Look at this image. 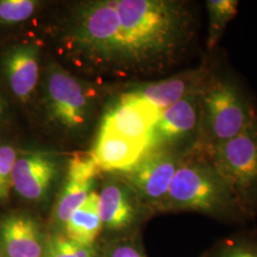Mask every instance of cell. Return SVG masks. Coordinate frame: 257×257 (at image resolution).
<instances>
[{
	"label": "cell",
	"mask_w": 257,
	"mask_h": 257,
	"mask_svg": "<svg viewBox=\"0 0 257 257\" xmlns=\"http://www.w3.org/2000/svg\"><path fill=\"white\" fill-rule=\"evenodd\" d=\"M98 194L102 224L108 230L132 227L139 218L142 208L146 207L126 181H108Z\"/></svg>",
	"instance_id": "cell-14"
},
{
	"label": "cell",
	"mask_w": 257,
	"mask_h": 257,
	"mask_svg": "<svg viewBox=\"0 0 257 257\" xmlns=\"http://www.w3.org/2000/svg\"><path fill=\"white\" fill-rule=\"evenodd\" d=\"M2 65L13 93L22 101L27 100L38 80L37 48L30 45L14 47L4 55Z\"/></svg>",
	"instance_id": "cell-16"
},
{
	"label": "cell",
	"mask_w": 257,
	"mask_h": 257,
	"mask_svg": "<svg viewBox=\"0 0 257 257\" xmlns=\"http://www.w3.org/2000/svg\"><path fill=\"white\" fill-rule=\"evenodd\" d=\"M17 158L18 155L14 148L7 144H0V201L9 198Z\"/></svg>",
	"instance_id": "cell-21"
},
{
	"label": "cell",
	"mask_w": 257,
	"mask_h": 257,
	"mask_svg": "<svg viewBox=\"0 0 257 257\" xmlns=\"http://www.w3.org/2000/svg\"><path fill=\"white\" fill-rule=\"evenodd\" d=\"M203 95L188 96L162 110L150 133L147 151L164 149L181 154L193 151L199 138Z\"/></svg>",
	"instance_id": "cell-5"
},
{
	"label": "cell",
	"mask_w": 257,
	"mask_h": 257,
	"mask_svg": "<svg viewBox=\"0 0 257 257\" xmlns=\"http://www.w3.org/2000/svg\"><path fill=\"white\" fill-rule=\"evenodd\" d=\"M146 152L144 145L101 127L92 156L100 171L124 174L136 165Z\"/></svg>",
	"instance_id": "cell-15"
},
{
	"label": "cell",
	"mask_w": 257,
	"mask_h": 257,
	"mask_svg": "<svg viewBox=\"0 0 257 257\" xmlns=\"http://www.w3.org/2000/svg\"><path fill=\"white\" fill-rule=\"evenodd\" d=\"M185 154L171 150H150L124 173L126 182L146 207L160 209Z\"/></svg>",
	"instance_id": "cell-7"
},
{
	"label": "cell",
	"mask_w": 257,
	"mask_h": 257,
	"mask_svg": "<svg viewBox=\"0 0 257 257\" xmlns=\"http://www.w3.org/2000/svg\"><path fill=\"white\" fill-rule=\"evenodd\" d=\"M45 257H76L71 248L69 239L55 234L47 240Z\"/></svg>",
	"instance_id": "cell-23"
},
{
	"label": "cell",
	"mask_w": 257,
	"mask_h": 257,
	"mask_svg": "<svg viewBox=\"0 0 257 257\" xmlns=\"http://www.w3.org/2000/svg\"><path fill=\"white\" fill-rule=\"evenodd\" d=\"M118 17L110 65L152 73L175 64L192 42L196 20L189 2L115 0Z\"/></svg>",
	"instance_id": "cell-1"
},
{
	"label": "cell",
	"mask_w": 257,
	"mask_h": 257,
	"mask_svg": "<svg viewBox=\"0 0 257 257\" xmlns=\"http://www.w3.org/2000/svg\"><path fill=\"white\" fill-rule=\"evenodd\" d=\"M207 257H257V238L235 236L220 241Z\"/></svg>",
	"instance_id": "cell-19"
},
{
	"label": "cell",
	"mask_w": 257,
	"mask_h": 257,
	"mask_svg": "<svg viewBox=\"0 0 257 257\" xmlns=\"http://www.w3.org/2000/svg\"><path fill=\"white\" fill-rule=\"evenodd\" d=\"M99 194L92 192L66 222V237L79 244L92 246L103 228L99 213Z\"/></svg>",
	"instance_id": "cell-17"
},
{
	"label": "cell",
	"mask_w": 257,
	"mask_h": 257,
	"mask_svg": "<svg viewBox=\"0 0 257 257\" xmlns=\"http://www.w3.org/2000/svg\"><path fill=\"white\" fill-rule=\"evenodd\" d=\"M161 112L162 110L149 102L127 92L106 115L102 128L144 145L147 150L150 133Z\"/></svg>",
	"instance_id": "cell-9"
},
{
	"label": "cell",
	"mask_w": 257,
	"mask_h": 257,
	"mask_svg": "<svg viewBox=\"0 0 257 257\" xmlns=\"http://www.w3.org/2000/svg\"><path fill=\"white\" fill-rule=\"evenodd\" d=\"M215 74L211 66L203 63L198 68L185 71L164 80L141 84L128 93L163 110L188 96L204 94Z\"/></svg>",
	"instance_id": "cell-8"
},
{
	"label": "cell",
	"mask_w": 257,
	"mask_h": 257,
	"mask_svg": "<svg viewBox=\"0 0 257 257\" xmlns=\"http://www.w3.org/2000/svg\"><path fill=\"white\" fill-rule=\"evenodd\" d=\"M47 240L41 226L24 213H10L0 220L2 257H45Z\"/></svg>",
	"instance_id": "cell-12"
},
{
	"label": "cell",
	"mask_w": 257,
	"mask_h": 257,
	"mask_svg": "<svg viewBox=\"0 0 257 257\" xmlns=\"http://www.w3.org/2000/svg\"><path fill=\"white\" fill-rule=\"evenodd\" d=\"M3 113V101H2V98L0 96V116L2 115Z\"/></svg>",
	"instance_id": "cell-25"
},
{
	"label": "cell",
	"mask_w": 257,
	"mask_h": 257,
	"mask_svg": "<svg viewBox=\"0 0 257 257\" xmlns=\"http://www.w3.org/2000/svg\"><path fill=\"white\" fill-rule=\"evenodd\" d=\"M57 172V163L51 156L38 153L18 156L13 189L26 200L40 201L52 188Z\"/></svg>",
	"instance_id": "cell-13"
},
{
	"label": "cell",
	"mask_w": 257,
	"mask_h": 257,
	"mask_svg": "<svg viewBox=\"0 0 257 257\" xmlns=\"http://www.w3.org/2000/svg\"><path fill=\"white\" fill-rule=\"evenodd\" d=\"M204 152V151H203ZM244 210L257 211V118L238 136L206 152Z\"/></svg>",
	"instance_id": "cell-4"
},
{
	"label": "cell",
	"mask_w": 257,
	"mask_h": 257,
	"mask_svg": "<svg viewBox=\"0 0 257 257\" xmlns=\"http://www.w3.org/2000/svg\"><path fill=\"white\" fill-rule=\"evenodd\" d=\"M237 0H208L206 7L209 17L207 47L212 51L220 42L221 38L229 25L238 13Z\"/></svg>",
	"instance_id": "cell-18"
},
{
	"label": "cell",
	"mask_w": 257,
	"mask_h": 257,
	"mask_svg": "<svg viewBox=\"0 0 257 257\" xmlns=\"http://www.w3.org/2000/svg\"><path fill=\"white\" fill-rule=\"evenodd\" d=\"M118 17L114 1H95L78 12L71 37L74 46L95 62H111Z\"/></svg>",
	"instance_id": "cell-6"
},
{
	"label": "cell",
	"mask_w": 257,
	"mask_h": 257,
	"mask_svg": "<svg viewBox=\"0 0 257 257\" xmlns=\"http://www.w3.org/2000/svg\"><path fill=\"white\" fill-rule=\"evenodd\" d=\"M99 167L92 155L75 156L71 160L64 186L60 191L53 211V221L57 228L64 227L77 208H79L93 192Z\"/></svg>",
	"instance_id": "cell-11"
},
{
	"label": "cell",
	"mask_w": 257,
	"mask_h": 257,
	"mask_svg": "<svg viewBox=\"0 0 257 257\" xmlns=\"http://www.w3.org/2000/svg\"><path fill=\"white\" fill-rule=\"evenodd\" d=\"M159 210L195 211L227 220L249 216L210 156L198 149L184 155Z\"/></svg>",
	"instance_id": "cell-2"
},
{
	"label": "cell",
	"mask_w": 257,
	"mask_h": 257,
	"mask_svg": "<svg viewBox=\"0 0 257 257\" xmlns=\"http://www.w3.org/2000/svg\"><path fill=\"white\" fill-rule=\"evenodd\" d=\"M203 257H207V256H203Z\"/></svg>",
	"instance_id": "cell-26"
},
{
	"label": "cell",
	"mask_w": 257,
	"mask_h": 257,
	"mask_svg": "<svg viewBox=\"0 0 257 257\" xmlns=\"http://www.w3.org/2000/svg\"><path fill=\"white\" fill-rule=\"evenodd\" d=\"M103 257H146L138 244L131 239L117 240L108 244Z\"/></svg>",
	"instance_id": "cell-22"
},
{
	"label": "cell",
	"mask_w": 257,
	"mask_h": 257,
	"mask_svg": "<svg viewBox=\"0 0 257 257\" xmlns=\"http://www.w3.org/2000/svg\"><path fill=\"white\" fill-rule=\"evenodd\" d=\"M47 91L52 114L68 128H78L86 121L89 101L82 86L59 68L48 77Z\"/></svg>",
	"instance_id": "cell-10"
},
{
	"label": "cell",
	"mask_w": 257,
	"mask_h": 257,
	"mask_svg": "<svg viewBox=\"0 0 257 257\" xmlns=\"http://www.w3.org/2000/svg\"><path fill=\"white\" fill-rule=\"evenodd\" d=\"M33 0H0V23L17 24L30 19L36 12Z\"/></svg>",
	"instance_id": "cell-20"
},
{
	"label": "cell",
	"mask_w": 257,
	"mask_h": 257,
	"mask_svg": "<svg viewBox=\"0 0 257 257\" xmlns=\"http://www.w3.org/2000/svg\"><path fill=\"white\" fill-rule=\"evenodd\" d=\"M257 118V110L234 80L215 74L204 93L200 132L194 149L209 152L238 136Z\"/></svg>",
	"instance_id": "cell-3"
},
{
	"label": "cell",
	"mask_w": 257,
	"mask_h": 257,
	"mask_svg": "<svg viewBox=\"0 0 257 257\" xmlns=\"http://www.w3.org/2000/svg\"><path fill=\"white\" fill-rule=\"evenodd\" d=\"M69 242H70V246H71V248L73 249L75 256L97 257L94 249L92 248V246H87V245L79 244V243L74 242V241L70 240V239H69Z\"/></svg>",
	"instance_id": "cell-24"
}]
</instances>
